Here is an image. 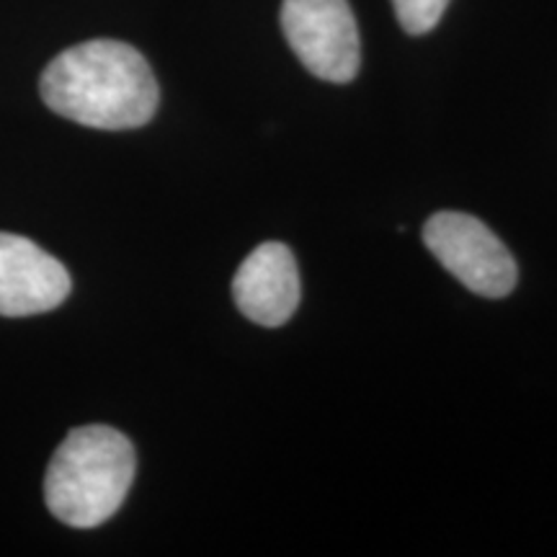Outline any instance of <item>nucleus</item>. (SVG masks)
Segmentation results:
<instances>
[{
  "label": "nucleus",
  "instance_id": "obj_2",
  "mask_svg": "<svg viewBox=\"0 0 557 557\" xmlns=\"http://www.w3.org/2000/svg\"><path fill=\"white\" fill-rule=\"evenodd\" d=\"M135 470V447L122 431L101 423L73 429L47 468V508L67 527H101L120 511Z\"/></svg>",
  "mask_w": 557,
  "mask_h": 557
},
{
  "label": "nucleus",
  "instance_id": "obj_5",
  "mask_svg": "<svg viewBox=\"0 0 557 557\" xmlns=\"http://www.w3.org/2000/svg\"><path fill=\"white\" fill-rule=\"evenodd\" d=\"M70 274L54 256L21 235L0 233V315L29 318L60 308Z\"/></svg>",
  "mask_w": 557,
  "mask_h": 557
},
{
  "label": "nucleus",
  "instance_id": "obj_3",
  "mask_svg": "<svg viewBox=\"0 0 557 557\" xmlns=\"http://www.w3.org/2000/svg\"><path fill=\"white\" fill-rule=\"evenodd\" d=\"M423 243L436 261L480 297L511 295L519 269L496 233L465 212H436L423 225Z\"/></svg>",
  "mask_w": 557,
  "mask_h": 557
},
{
  "label": "nucleus",
  "instance_id": "obj_4",
  "mask_svg": "<svg viewBox=\"0 0 557 557\" xmlns=\"http://www.w3.org/2000/svg\"><path fill=\"white\" fill-rule=\"evenodd\" d=\"M278 18L292 52L315 78L329 83L357 78L361 45L348 0H284Z\"/></svg>",
  "mask_w": 557,
  "mask_h": 557
},
{
  "label": "nucleus",
  "instance_id": "obj_7",
  "mask_svg": "<svg viewBox=\"0 0 557 557\" xmlns=\"http://www.w3.org/2000/svg\"><path fill=\"white\" fill-rule=\"evenodd\" d=\"M449 0H393L398 24L408 34H429L442 21Z\"/></svg>",
  "mask_w": 557,
  "mask_h": 557
},
{
  "label": "nucleus",
  "instance_id": "obj_6",
  "mask_svg": "<svg viewBox=\"0 0 557 557\" xmlns=\"http://www.w3.org/2000/svg\"><path fill=\"white\" fill-rule=\"evenodd\" d=\"M299 269L289 246L269 240L250 250L233 278V299L248 320L278 329L299 308Z\"/></svg>",
  "mask_w": 557,
  "mask_h": 557
},
{
  "label": "nucleus",
  "instance_id": "obj_1",
  "mask_svg": "<svg viewBox=\"0 0 557 557\" xmlns=\"http://www.w3.org/2000/svg\"><path fill=\"white\" fill-rule=\"evenodd\" d=\"M39 90L54 114L107 132L145 127L160 103L148 60L116 39H90L60 52L41 73Z\"/></svg>",
  "mask_w": 557,
  "mask_h": 557
}]
</instances>
